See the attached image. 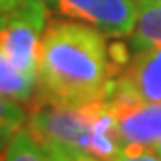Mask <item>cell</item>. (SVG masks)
Returning a JSON list of instances; mask_svg holds the SVG:
<instances>
[{
  "mask_svg": "<svg viewBox=\"0 0 161 161\" xmlns=\"http://www.w3.org/2000/svg\"><path fill=\"white\" fill-rule=\"evenodd\" d=\"M122 78L142 101L161 103V47L138 49Z\"/></svg>",
  "mask_w": 161,
  "mask_h": 161,
  "instance_id": "cell-6",
  "label": "cell"
},
{
  "mask_svg": "<svg viewBox=\"0 0 161 161\" xmlns=\"http://www.w3.org/2000/svg\"><path fill=\"white\" fill-rule=\"evenodd\" d=\"M49 8L43 0H27L0 24V51L19 70L37 76L41 41Z\"/></svg>",
  "mask_w": 161,
  "mask_h": 161,
  "instance_id": "cell-3",
  "label": "cell"
},
{
  "mask_svg": "<svg viewBox=\"0 0 161 161\" xmlns=\"http://www.w3.org/2000/svg\"><path fill=\"white\" fill-rule=\"evenodd\" d=\"M25 122H27L25 109L18 105V101L0 95V152L4 149L10 138L24 128Z\"/></svg>",
  "mask_w": 161,
  "mask_h": 161,
  "instance_id": "cell-10",
  "label": "cell"
},
{
  "mask_svg": "<svg viewBox=\"0 0 161 161\" xmlns=\"http://www.w3.org/2000/svg\"><path fill=\"white\" fill-rule=\"evenodd\" d=\"M51 161H97V159L87 157V155H68V157H54Z\"/></svg>",
  "mask_w": 161,
  "mask_h": 161,
  "instance_id": "cell-13",
  "label": "cell"
},
{
  "mask_svg": "<svg viewBox=\"0 0 161 161\" xmlns=\"http://www.w3.org/2000/svg\"><path fill=\"white\" fill-rule=\"evenodd\" d=\"M93 101L86 105H60L41 99L29 117V134L51 159L87 155ZM89 157V155H87Z\"/></svg>",
  "mask_w": 161,
  "mask_h": 161,
  "instance_id": "cell-2",
  "label": "cell"
},
{
  "mask_svg": "<svg viewBox=\"0 0 161 161\" xmlns=\"http://www.w3.org/2000/svg\"><path fill=\"white\" fill-rule=\"evenodd\" d=\"M157 152H159V155H161V144H159V146H157Z\"/></svg>",
  "mask_w": 161,
  "mask_h": 161,
  "instance_id": "cell-14",
  "label": "cell"
},
{
  "mask_svg": "<svg viewBox=\"0 0 161 161\" xmlns=\"http://www.w3.org/2000/svg\"><path fill=\"white\" fill-rule=\"evenodd\" d=\"M2 161H51L43 146L29 134V130H18L2 149Z\"/></svg>",
  "mask_w": 161,
  "mask_h": 161,
  "instance_id": "cell-9",
  "label": "cell"
},
{
  "mask_svg": "<svg viewBox=\"0 0 161 161\" xmlns=\"http://www.w3.org/2000/svg\"><path fill=\"white\" fill-rule=\"evenodd\" d=\"M0 161H2V155H0Z\"/></svg>",
  "mask_w": 161,
  "mask_h": 161,
  "instance_id": "cell-15",
  "label": "cell"
},
{
  "mask_svg": "<svg viewBox=\"0 0 161 161\" xmlns=\"http://www.w3.org/2000/svg\"><path fill=\"white\" fill-rule=\"evenodd\" d=\"M130 35L136 51L161 47V0H138V18Z\"/></svg>",
  "mask_w": 161,
  "mask_h": 161,
  "instance_id": "cell-7",
  "label": "cell"
},
{
  "mask_svg": "<svg viewBox=\"0 0 161 161\" xmlns=\"http://www.w3.org/2000/svg\"><path fill=\"white\" fill-rule=\"evenodd\" d=\"M117 161H161L155 147H124Z\"/></svg>",
  "mask_w": 161,
  "mask_h": 161,
  "instance_id": "cell-11",
  "label": "cell"
},
{
  "mask_svg": "<svg viewBox=\"0 0 161 161\" xmlns=\"http://www.w3.org/2000/svg\"><path fill=\"white\" fill-rule=\"evenodd\" d=\"M124 147H157L161 144V103H138L117 111Z\"/></svg>",
  "mask_w": 161,
  "mask_h": 161,
  "instance_id": "cell-5",
  "label": "cell"
},
{
  "mask_svg": "<svg viewBox=\"0 0 161 161\" xmlns=\"http://www.w3.org/2000/svg\"><path fill=\"white\" fill-rule=\"evenodd\" d=\"M136 2H138V0H136Z\"/></svg>",
  "mask_w": 161,
  "mask_h": 161,
  "instance_id": "cell-16",
  "label": "cell"
},
{
  "mask_svg": "<svg viewBox=\"0 0 161 161\" xmlns=\"http://www.w3.org/2000/svg\"><path fill=\"white\" fill-rule=\"evenodd\" d=\"M41 99L60 105H86L105 99L109 51L105 35L80 21H51L39 53Z\"/></svg>",
  "mask_w": 161,
  "mask_h": 161,
  "instance_id": "cell-1",
  "label": "cell"
},
{
  "mask_svg": "<svg viewBox=\"0 0 161 161\" xmlns=\"http://www.w3.org/2000/svg\"><path fill=\"white\" fill-rule=\"evenodd\" d=\"M39 86L37 76L19 70L0 51V95L12 101H27Z\"/></svg>",
  "mask_w": 161,
  "mask_h": 161,
  "instance_id": "cell-8",
  "label": "cell"
},
{
  "mask_svg": "<svg viewBox=\"0 0 161 161\" xmlns=\"http://www.w3.org/2000/svg\"><path fill=\"white\" fill-rule=\"evenodd\" d=\"M49 10L62 18L97 29L105 37L130 35L136 18V0H43Z\"/></svg>",
  "mask_w": 161,
  "mask_h": 161,
  "instance_id": "cell-4",
  "label": "cell"
},
{
  "mask_svg": "<svg viewBox=\"0 0 161 161\" xmlns=\"http://www.w3.org/2000/svg\"><path fill=\"white\" fill-rule=\"evenodd\" d=\"M27 2V0H0V24L10 18L16 10H19L21 6H24Z\"/></svg>",
  "mask_w": 161,
  "mask_h": 161,
  "instance_id": "cell-12",
  "label": "cell"
}]
</instances>
